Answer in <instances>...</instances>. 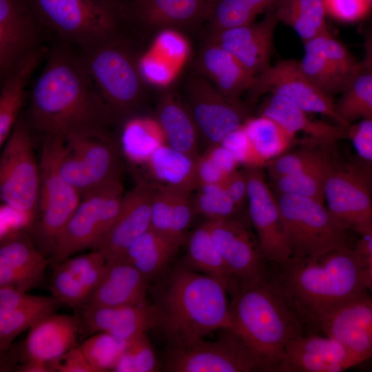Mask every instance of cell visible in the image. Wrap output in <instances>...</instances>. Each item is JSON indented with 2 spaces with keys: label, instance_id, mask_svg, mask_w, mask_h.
<instances>
[{
  "label": "cell",
  "instance_id": "1",
  "mask_svg": "<svg viewBox=\"0 0 372 372\" xmlns=\"http://www.w3.org/2000/svg\"><path fill=\"white\" fill-rule=\"evenodd\" d=\"M73 47L59 40L48 50L32 90L30 125L43 136L110 137L117 119Z\"/></svg>",
  "mask_w": 372,
  "mask_h": 372
},
{
  "label": "cell",
  "instance_id": "2",
  "mask_svg": "<svg viewBox=\"0 0 372 372\" xmlns=\"http://www.w3.org/2000/svg\"><path fill=\"white\" fill-rule=\"evenodd\" d=\"M280 267L273 283L304 324L316 325L329 313L369 293L355 243L314 256L290 258Z\"/></svg>",
  "mask_w": 372,
  "mask_h": 372
},
{
  "label": "cell",
  "instance_id": "3",
  "mask_svg": "<svg viewBox=\"0 0 372 372\" xmlns=\"http://www.w3.org/2000/svg\"><path fill=\"white\" fill-rule=\"evenodd\" d=\"M229 303L230 328L262 362L277 372L288 344L304 335V324L273 282L239 283Z\"/></svg>",
  "mask_w": 372,
  "mask_h": 372
},
{
  "label": "cell",
  "instance_id": "4",
  "mask_svg": "<svg viewBox=\"0 0 372 372\" xmlns=\"http://www.w3.org/2000/svg\"><path fill=\"white\" fill-rule=\"evenodd\" d=\"M228 289L216 278L180 267L172 275L158 311V324L172 346L230 328Z\"/></svg>",
  "mask_w": 372,
  "mask_h": 372
},
{
  "label": "cell",
  "instance_id": "5",
  "mask_svg": "<svg viewBox=\"0 0 372 372\" xmlns=\"http://www.w3.org/2000/svg\"><path fill=\"white\" fill-rule=\"evenodd\" d=\"M59 40L80 50L121 35L125 8L119 0H28Z\"/></svg>",
  "mask_w": 372,
  "mask_h": 372
},
{
  "label": "cell",
  "instance_id": "6",
  "mask_svg": "<svg viewBox=\"0 0 372 372\" xmlns=\"http://www.w3.org/2000/svg\"><path fill=\"white\" fill-rule=\"evenodd\" d=\"M83 63L116 119L135 111L145 94L139 61L121 35L80 50Z\"/></svg>",
  "mask_w": 372,
  "mask_h": 372
},
{
  "label": "cell",
  "instance_id": "7",
  "mask_svg": "<svg viewBox=\"0 0 372 372\" xmlns=\"http://www.w3.org/2000/svg\"><path fill=\"white\" fill-rule=\"evenodd\" d=\"M276 196L291 258L317 256L349 243L350 231L337 222L324 202L291 194Z\"/></svg>",
  "mask_w": 372,
  "mask_h": 372
},
{
  "label": "cell",
  "instance_id": "8",
  "mask_svg": "<svg viewBox=\"0 0 372 372\" xmlns=\"http://www.w3.org/2000/svg\"><path fill=\"white\" fill-rule=\"evenodd\" d=\"M124 195L121 178L83 195L56 238L52 264L87 248L94 250L116 220Z\"/></svg>",
  "mask_w": 372,
  "mask_h": 372
},
{
  "label": "cell",
  "instance_id": "9",
  "mask_svg": "<svg viewBox=\"0 0 372 372\" xmlns=\"http://www.w3.org/2000/svg\"><path fill=\"white\" fill-rule=\"evenodd\" d=\"M55 136L59 170L81 196L120 178L117 150L110 137Z\"/></svg>",
  "mask_w": 372,
  "mask_h": 372
},
{
  "label": "cell",
  "instance_id": "10",
  "mask_svg": "<svg viewBox=\"0 0 372 372\" xmlns=\"http://www.w3.org/2000/svg\"><path fill=\"white\" fill-rule=\"evenodd\" d=\"M1 147V200L32 218L38 208L41 177L33 151L30 125L19 118Z\"/></svg>",
  "mask_w": 372,
  "mask_h": 372
},
{
  "label": "cell",
  "instance_id": "11",
  "mask_svg": "<svg viewBox=\"0 0 372 372\" xmlns=\"http://www.w3.org/2000/svg\"><path fill=\"white\" fill-rule=\"evenodd\" d=\"M164 369L169 372L265 371L252 350L229 329H223L215 341L201 338L172 346Z\"/></svg>",
  "mask_w": 372,
  "mask_h": 372
},
{
  "label": "cell",
  "instance_id": "12",
  "mask_svg": "<svg viewBox=\"0 0 372 372\" xmlns=\"http://www.w3.org/2000/svg\"><path fill=\"white\" fill-rule=\"evenodd\" d=\"M39 167L37 237L45 250L54 253L56 238L75 211L82 196L59 170L55 136H44Z\"/></svg>",
  "mask_w": 372,
  "mask_h": 372
},
{
  "label": "cell",
  "instance_id": "13",
  "mask_svg": "<svg viewBox=\"0 0 372 372\" xmlns=\"http://www.w3.org/2000/svg\"><path fill=\"white\" fill-rule=\"evenodd\" d=\"M324 201L344 229L360 235L372 228V189L357 161L337 163L327 176Z\"/></svg>",
  "mask_w": 372,
  "mask_h": 372
},
{
  "label": "cell",
  "instance_id": "14",
  "mask_svg": "<svg viewBox=\"0 0 372 372\" xmlns=\"http://www.w3.org/2000/svg\"><path fill=\"white\" fill-rule=\"evenodd\" d=\"M186 106L209 146L220 144L230 132L242 125L249 117L238 99L220 92L207 79L200 76L189 80Z\"/></svg>",
  "mask_w": 372,
  "mask_h": 372
},
{
  "label": "cell",
  "instance_id": "15",
  "mask_svg": "<svg viewBox=\"0 0 372 372\" xmlns=\"http://www.w3.org/2000/svg\"><path fill=\"white\" fill-rule=\"evenodd\" d=\"M251 99L269 93L285 97L308 113L330 118L336 124L348 127L338 113L335 103L305 76L299 61L287 59L269 66L257 74L249 90Z\"/></svg>",
  "mask_w": 372,
  "mask_h": 372
},
{
  "label": "cell",
  "instance_id": "16",
  "mask_svg": "<svg viewBox=\"0 0 372 372\" xmlns=\"http://www.w3.org/2000/svg\"><path fill=\"white\" fill-rule=\"evenodd\" d=\"M46 31L28 0H0L1 80L44 47Z\"/></svg>",
  "mask_w": 372,
  "mask_h": 372
},
{
  "label": "cell",
  "instance_id": "17",
  "mask_svg": "<svg viewBox=\"0 0 372 372\" xmlns=\"http://www.w3.org/2000/svg\"><path fill=\"white\" fill-rule=\"evenodd\" d=\"M247 209L265 260L282 265L291 258L277 197L268 185L261 168H246Z\"/></svg>",
  "mask_w": 372,
  "mask_h": 372
},
{
  "label": "cell",
  "instance_id": "18",
  "mask_svg": "<svg viewBox=\"0 0 372 372\" xmlns=\"http://www.w3.org/2000/svg\"><path fill=\"white\" fill-rule=\"evenodd\" d=\"M211 236L237 284L267 278L265 257L242 217L207 220Z\"/></svg>",
  "mask_w": 372,
  "mask_h": 372
},
{
  "label": "cell",
  "instance_id": "19",
  "mask_svg": "<svg viewBox=\"0 0 372 372\" xmlns=\"http://www.w3.org/2000/svg\"><path fill=\"white\" fill-rule=\"evenodd\" d=\"M364 363L331 336L303 335L288 344L277 372H342Z\"/></svg>",
  "mask_w": 372,
  "mask_h": 372
},
{
  "label": "cell",
  "instance_id": "20",
  "mask_svg": "<svg viewBox=\"0 0 372 372\" xmlns=\"http://www.w3.org/2000/svg\"><path fill=\"white\" fill-rule=\"evenodd\" d=\"M154 185L140 183L125 194L114 224L94 250L106 262L123 258L129 247L150 228Z\"/></svg>",
  "mask_w": 372,
  "mask_h": 372
},
{
  "label": "cell",
  "instance_id": "21",
  "mask_svg": "<svg viewBox=\"0 0 372 372\" xmlns=\"http://www.w3.org/2000/svg\"><path fill=\"white\" fill-rule=\"evenodd\" d=\"M278 22L273 8L265 12L261 21L211 32L209 40L233 54L256 76L270 66L273 33Z\"/></svg>",
  "mask_w": 372,
  "mask_h": 372
},
{
  "label": "cell",
  "instance_id": "22",
  "mask_svg": "<svg viewBox=\"0 0 372 372\" xmlns=\"http://www.w3.org/2000/svg\"><path fill=\"white\" fill-rule=\"evenodd\" d=\"M331 336L361 357L372 360V296L368 293L321 318L316 323Z\"/></svg>",
  "mask_w": 372,
  "mask_h": 372
},
{
  "label": "cell",
  "instance_id": "23",
  "mask_svg": "<svg viewBox=\"0 0 372 372\" xmlns=\"http://www.w3.org/2000/svg\"><path fill=\"white\" fill-rule=\"evenodd\" d=\"M52 264L22 232H12L1 238L0 287L26 291L39 286L45 270Z\"/></svg>",
  "mask_w": 372,
  "mask_h": 372
},
{
  "label": "cell",
  "instance_id": "24",
  "mask_svg": "<svg viewBox=\"0 0 372 372\" xmlns=\"http://www.w3.org/2000/svg\"><path fill=\"white\" fill-rule=\"evenodd\" d=\"M81 330L89 334L110 333L128 341L158 327V311L148 303L116 307L85 306L81 309Z\"/></svg>",
  "mask_w": 372,
  "mask_h": 372
},
{
  "label": "cell",
  "instance_id": "25",
  "mask_svg": "<svg viewBox=\"0 0 372 372\" xmlns=\"http://www.w3.org/2000/svg\"><path fill=\"white\" fill-rule=\"evenodd\" d=\"M148 282L125 258L106 262L101 280L90 293L83 307L146 304Z\"/></svg>",
  "mask_w": 372,
  "mask_h": 372
},
{
  "label": "cell",
  "instance_id": "26",
  "mask_svg": "<svg viewBox=\"0 0 372 372\" xmlns=\"http://www.w3.org/2000/svg\"><path fill=\"white\" fill-rule=\"evenodd\" d=\"M209 0H133L125 6L126 19L152 30L197 25L206 20Z\"/></svg>",
  "mask_w": 372,
  "mask_h": 372
},
{
  "label": "cell",
  "instance_id": "27",
  "mask_svg": "<svg viewBox=\"0 0 372 372\" xmlns=\"http://www.w3.org/2000/svg\"><path fill=\"white\" fill-rule=\"evenodd\" d=\"M81 330L80 318L54 313L30 327L24 340L26 360L51 362L76 347Z\"/></svg>",
  "mask_w": 372,
  "mask_h": 372
},
{
  "label": "cell",
  "instance_id": "28",
  "mask_svg": "<svg viewBox=\"0 0 372 372\" xmlns=\"http://www.w3.org/2000/svg\"><path fill=\"white\" fill-rule=\"evenodd\" d=\"M195 214L190 193L154 185L152 229L182 245Z\"/></svg>",
  "mask_w": 372,
  "mask_h": 372
},
{
  "label": "cell",
  "instance_id": "29",
  "mask_svg": "<svg viewBox=\"0 0 372 372\" xmlns=\"http://www.w3.org/2000/svg\"><path fill=\"white\" fill-rule=\"evenodd\" d=\"M198 65L220 92L231 99H238L244 92L249 91L255 81V74L233 54L210 40L200 54Z\"/></svg>",
  "mask_w": 372,
  "mask_h": 372
},
{
  "label": "cell",
  "instance_id": "30",
  "mask_svg": "<svg viewBox=\"0 0 372 372\" xmlns=\"http://www.w3.org/2000/svg\"><path fill=\"white\" fill-rule=\"evenodd\" d=\"M308 114L289 99L274 94L266 98L259 113L274 120L294 135L302 132L309 138L330 143L346 138L347 127L314 120Z\"/></svg>",
  "mask_w": 372,
  "mask_h": 372
},
{
  "label": "cell",
  "instance_id": "31",
  "mask_svg": "<svg viewBox=\"0 0 372 372\" xmlns=\"http://www.w3.org/2000/svg\"><path fill=\"white\" fill-rule=\"evenodd\" d=\"M45 46L26 59L1 81L0 92V146L4 144L19 119L26 87L36 69L46 58Z\"/></svg>",
  "mask_w": 372,
  "mask_h": 372
},
{
  "label": "cell",
  "instance_id": "32",
  "mask_svg": "<svg viewBox=\"0 0 372 372\" xmlns=\"http://www.w3.org/2000/svg\"><path fill=\"white\" fill-rule=\"evenodd\" d=\"M156 119L163 131L167 145L189 156L198 157L200 134L186 105L172 94L166 93L159 101Z\"/></svg>",
  "mask_w": 372,
  "mask_h": 372
},
{
  "label": "cell",
  "instance_id": "33",
  "mask_svg": "<svg viewBox=\"0 0 372 372\" xmlns=\"http://www.w3.org/2000/svg\"><path fill=\"white\" fill-rule=\"evenodd\" d=\"M196 157L165 144L146 163L157 185L190 193L198 187Z\"/></svg>",
  "mask_w": 372,
  "mask_h": 372
},
{
  "label": "cell",
  "instance_id": "34",
  "mask_svg": "<svg viewBox=\"0 0 372 372\" xmlns=\"http://www.w3.org/2000/svg\"><path fill=\"white\" fill-rule=\"evenodd\" d=\"M186 261L192 268L222 282L229 292L236 288V279L218 250L206 222L188 236Z\"/></svg>",
  "mask_w": 372,
  "mask_h": 372
},
{
  "label": "cell",
  "instance_id": "35",
  "mask_svg": "<svg viewBox=\"0 0 372 372\" xmlns=\"http://www.w3.org/2000/svg\"><path fill=\"white\" fill-rule=\"evenodd\" d=\"M180 246L149 228L129 247L123 258L149 281L160 273Z\"/></svg>",
  "mask_w": 372,
  "mask_h": 372
},
{
  "label": "cell",
  "instance_id": "36",
  "mask_svg": "<svg viewBox=\"0 0 372 372\" xmlns=\"http://www.w3.org/2000/svg\"><path fill=\"white\" fill-rule=\"evenodd\" d=\"M275 10L279 21L292 28L303 43L328 30L324 0H279Z\"/></svg>",
  "mask_w": 372,
  "mask_h": 372
},
{
  "label": "cell",
  "instance_id": "37",
  "mask_svg": "<svg viewBox=\"0 0 372 372\" xmlns=\"http://www.w3.org/2000/svg\"><path fill=\"white\" fill-rule=\"evenodd\" d=\"M167 144L156 118L129 120L123 127L121 145L125 156L134 164H146L154 152Z\"/></svg>",
  "mask_w": 372,
  "mask_h": 372
},
{
  "label": "cell",
  "instance_id": "38",
  "mask_svg": "<svg viewBox=\"0 0 372 372\" xmlns=\"http://www.w3.org/2000/svg\"><path fill=\"white\" fill-rule=\"evenodd\" d=\"M243 125L265 165L288 152L296 141V135L265 115L249 117Z\"/></svg>",
  "mask_w": 372,
  "mask_h": 372
},
{
  "label": "cell",
  "instance_id": "39",
  "mask_svg": "<svg viewBox=\"0 0 372 372\" xmlns=\"http://www.w3.org/2000/svg\"><path fill=\"white\" fill-rule=\"evenodd\" d=\"M279 0H209L205 21L211 32L253 22L260 13L276 7Z\"/></svg>",
  "mask_w": 372,
  "mask_h": 372
},
{
  "label": "cell",
  "instance_id": "40",
  "mask_svg": "<svg viewBox=\"0 0 372 372\" xmlns=\"http://www.w3.org/2000/svg\"><path fill=\"white\" fill-rule=\"evenodd\" d=\"M333 143L308 137L300 147L285 152L265 165L270 180L298 174L334 158L327 147Z\"/></svg>",
  "mask_w": 372,
  "mask_h": 372
},
{
  "label": "cell",
  "instance_id": "41",
  "mask_svg": "<svg viewBox=\"0 0 372 372\" xmlns=\"http://www.w3.org/2000/svg\"><path fill=\"white\" fill-rule=\"evenodd\" d=\"M335 106L347 126L362 118H372V69L362 65L342 92Z\"/></svg>",
  "mask_w": 372,
  "mask_h": 372
},
{
  "label": "cell",
  "instance_id": "42",
  "mask_svg": "<svg viewBox=\"0 0 372 372\" xmlns=\"http://www.w3.org/2000/svg\"><path fill=\"white\" fill-rule=\"evenodd\" d=\"M326 32L304 43V54L299 64L312 83L332 97L335 94L342 93L345 85L334 72L324 53L322 40Z\"/></svg>",
  "mask_w": 372,
  "mask_h": 372
},
{
  "label": "cell",
  "instance_id": "43",
  "mask_svg": "<svg viewBox=\"0 0 372 372\" xmlns=\"http://www.w3.org/2000/svg\"><path fill=\"white\" fill-rule=\"evenodd\" d=\"M337 163L327 161L302 172L271 179L276 194H291L324 202V187L328 173Z\"/></svg>",
  "mask_w": 372,
  "mask_h": 372
},
{
  "label": "cell",
  "instance_id": "44",
  "mask_svg": "<svg viewBox=\"0 0 372 372\" xmlns=\"http://www.w3.org/2000/svg\"><path fill=\"white\" fill-rule=\"evenodd\" d=\"M60 302L52 300L38 305L0 312V349L7 350L17 335L43 317L54 313Z\"/></svg>",
  "mask_w": 372,
  "mask_h": 372
},
{
  "label": "cell",
  "instance_id": "45",
  "mask_svg": "<svg viewBox=\"0 0 372 372\" xmlns=\"http://www.w3.org/2000/svg\"><path fill=\"white\" fill-rule=\"evenodd\" d=\"M193 199L196 214L207 220L240 217L242 212L236 206L223 183L200 185Z\"/></svg>",
  "mask_w": 372,
  "mask_h": 372
},
{
  "label": "cell",
  "instance_id": "46",
  "mask_svg": "<svg viewBox=\"0 0 372 372\" xmlns=\"http://www.w3.org/2000/svg\"><path fill=\"white\" fill-rule=\"evenodd\" d=\"M239 165L234 155L221 144L209 146L197 158L198 187L202 185L223 183Z\"/></svg>",
  "mask_w": 372,
  "mask_h": 372
},
{
  "label": "cell",
  "instance_id": "47",
  "mask_svg": "<svg viewBox=\"0 0 372 372\" xmlns=\"http://www.w3.org/2000/svg\"><path fill=\"white\" fill-rule=\"evenodd\" d=\"M127 341L105 333H96L80 346L95 372L112 371Z\"/></svg>",
  "mask_w": 372,
  "mask_h": 372
},
{
  "label": "cell",
  "instance_id": "48",
  "mask_svg": "<svg viewBox=\"0 0 372 372\" xmlns=\"http://www.w3.org/2000/svg\"><path fill=\"white\" fill-rule=\"evenodd\" d=\"M158 369V360L146 333L128 340L112 371L152 372Z\"/></svg>",
  "mask_w": 372,
  "mask_h": 372
},
{
  "label": "cell",
  "instance_id": "49",
  "mask_svg": "<svg viewBox=\"0 0 372 372\" xmlns=\"http://www.w3.org/2000/svg\"><path fill=\"white\" fill-rule=\"evenodd\" d=\"M50 289L53 296L60 303L80 311L90 295L85 287L61 262L53 264Z\"/></svg>",
  "mask_w": 372,
  "mask_h": 372
},
{
  "label": "cell",
  "instance_id": "50",
  "mask_svg": "<svg viewBox=\"0 0 372 372\" xmlns=\"http://www.w3.org/2000/svg\"><path fill=\"white\" fill-rule=\"evenodd\" d=\"M60 262L77 278L90 294L101 280L106 265L103 255L98 250L68 258Z\"/></svg>",
  "mask_w": 372,
  "mask_h": 372
},
{
  "label": "cell",
  "instance_id": "51",
  "mask_svg": "<svg viewBox=\"0 0 372 372\" xmlns=\"http://www.w3.org/2000/svg\"><path fill=\"white\" fill-rule=\"evenodd\" d=\"M322 48L331 68L342 79L346 87L350 80L361 68V62H358L329 30L323 35Z\"/></svg>",
  "mask_w": 372,
  "mask_h": 372
},
{
  "label": "cell",
  "instance_id": "52",
  "mask_svg": "<svg viewBox=\"0 0 372 372\" xmlns=\"http://www.w3.org/2000/svg\"><path fill=\"white\" fill-rule=\"evenodd\" d=\"M220 144L229 150L239 164L246 166V168H262L265 166L253 146L243 125L227 134Z\"/></svg>",
  "mask_w": 372,
  "mask_h": 372
},
{
  "label": "cell",
  "instance_id": "53",
  "mask_svg": "<svg viewBox=\"0 0 372 372\" xmlns=\"http://www.w3.org/2000/svg\"><path fill=\"white\" fill-rule=\"evenodd\" d=\"M346 138L349 140L362 161L372 165V118H365L350 124Z\"/></svg>",
  "mask_w": 372,
  "mask_h": 372
},
{
  "label": "cell",
  "instance_id": "54",
  "mask_svg": "<svg viewBox=\"0 0 372 372\" xmlns=\"http://www.w3.org/2000/svg\"><path fill=\"white\" fill-rule=\"evenodd\" d=\"M327 13L335 19L353 22L371 12L368 0H324Z\"/></svg>",
  "mask_w": 372,
  "mask_h": 372
},
{
  "label": "cell",
  "instance_id": "55",
  "mask_svg": "<svg viewBox=\"0 0 372 372\" xmlns=\"http://www.w3.org/2000/svg\"><path fill=\"white\" fill-rule=\"evenodd\" d=\"M54 298L53 296L31 295L10 287H0V312L44 304L52 300Z\"/></svg>",
  "mask_w": 372,
  "mask_h": 372
},
{
  "label": "cell",
  "instance_id": "56",
  "mask_svg": "<svg viewBox=\"0 0 372 372\" xmlns=\"http://www.w3.org/2000/svg\"><path fill=\"white\" fill-rule=\"evenodd\" d=\"M50 363L52 371L95 372L85 358L80 347L72 348Z\"/></svg>",
  "mask_w": 372,
  "mask_h": 372
},
{
  "label": "cell",
  "instance_id": "57",
  "mask_svg": "<svg viewBox=\"0 0 372 372\" xmlns=\"http://www.w3.org/2000/svg\"><path fill=\"white\" fill-rule=\"evenodd\" d=\"M230 198L242 212L247 207L248 200V178L247 171L235 170L223 183Z\"/></svg>",
  "mask_w": 372,
  "mask_h": 372
},
{
  "label": "cell",
  "instance_id": "58",
  "mask_svg": "<svg viewBox=\"0 0 372 372\" xmlns=\"http://www.w3.org/2000/svg\"><path fill=\"white\" fill-rule=\"evenodd\" d=\"M139 66L143 78L155 83L167 82L172 76L171 66L156 57H146L141 60Z\"/></svg>",
  "mask_w": 372,
  "mask_h": 372
},
{
  "label": "cell",
  "instance_id": "59",
  "mask_svg": "<svg viewBox=\"0 0 372 372\" xmlns=\"http://www.w3.org/2000/svg\"><path fill=\"white\" fill-rule=\"evenodd\" d=\"M358 236L355 247L362 260L366 289L372 296V228Z\"/></svg>",
  "mask_w": 372,
  "mask_h": 372
},
{
  "label": "cell",
  "instance_id": "60",
  "mask_svg": "<svg viewBox=\"0 0 372 372\" xmlns=\"http://www.w3.org/2000/svg\"><path fill=\"white\" fill-rule=\"evenodd\" d=\"M160 48L173 59L180 58L186 52L184 40L175 32L165 31L158 38Z\"/></svg>",
  "mask_w": 372,
  "mask_h": 372
},
{
  "label": "cell",
  "instance_id": "61",
  "mask_svg": "<svg viewBox=\"0 0 372 372\" xmlns=\"http://www.w3.org/2000/svg\"><path fill=\"white\" fill-rule=\"evenodd\" d=\"M17 371L22 372H52V369L50 362L26 360L25 362L18 368Z\"/></svg>",
  "mask_w": 372,
  "mask_h": 372
},
{
  "label": "cell",
  "instance_id": "62",
  "mask_svg": "<svg viewBox=\"0 0 372 372\" xmlns=\"http://www.w3.org/2000/svg\"><path fill=\"white\" fill-rule=\"evenodd\" d=\"M364 52V58L361 61V64L366 68L372 69V31L366 39Z\"/></svg>",
  "mask_w": 372,
  "mask_h": 372
},
{
  "label": "cell",
  "instance_id": "63",
  "mask_svg": "<svg viewBox=\"0 0 372 372\" xmlns=\"http://www.w3.org/2000/svg\"><path fill=\"white\" fill-rule=\"evenodd\" d=\"M356 161L372 189V165L362 161L359 158Z\"/></svg>",
  "mask_w": 372,
  "mask_h": 372
},
{
  "label": "cell",
  "instance_id": "64",
  "mask_svg": "<svg viewBox=\"0 0 372 372\" xmlns=\"http://www.w3.org/2000/svg\"><path fill=\"white\" fill-rule=\"evenodd\" d=\"M368 1H369V3L371 12H372V0H368Z\"/></svg>",
  "mask_w": 372,
  "mask_h": 372
}]
</instances>
